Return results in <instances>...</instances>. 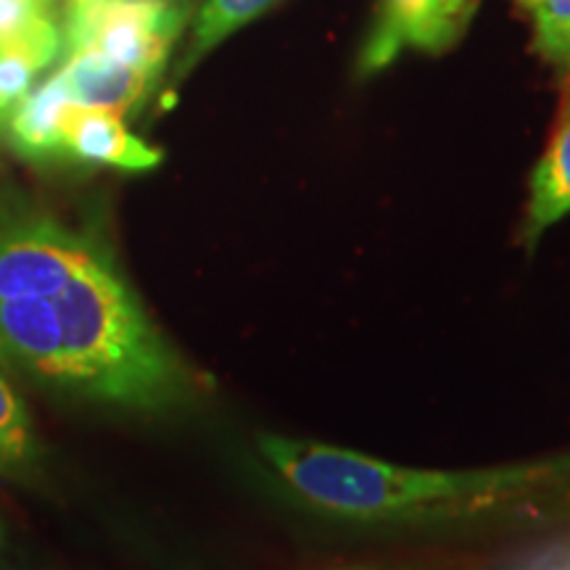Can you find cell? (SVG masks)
Here are the masks:
<instances>
[{
    "label": "cell",
    "instance_id": "6da1fadb",
    "mask_svg": "<svg viewBox=\"0 0 570 570\" xmlns=\"http://www.w3.org/2000/svg\"><path fill=\"white\" fill-rule=\"evenodd\" d=\"M259 452L302 502L356 523L539 515L570 502V452L483 470L402 468L288 436H262Z\"/></svg>",
    "mask_w": 570,
    "mask_h": 570
},
{
    "label": "cell",
    "instance_id": "7a4b0ae2",
    "mask_svg": "<svg viewBox=\"0 0 570 570\" xmlns=\"http://www.w3.org/2000/svg\"><path fill=\"white\" fill-rule=\"evenodd\" d=\"M48 341L30 381L92 402L159 412L185 402L194 375L161 336L106 246L51 296Z\"/></svg>",
    "mask_w": 570,
    "mask_h": 570
},
{
    "label": "cell",
    "instance_id": "3957f363",
    "mask_svg": "<svg viewBox=\"0 0 570 570\" xmlns=\"http://www.w3.org/2000/svg\"><path fill=\"white\" fill-rule=\"evenodd\" d=\"M185 19L183 0H71L61 27L63 53L104 56L156 82Z\"/></svg>",
    "mask_w": 570,
    "mask_h": 570
},
{
    "label": "cell",
    "instance_id": "277c9868",
    "mask_svg": "<svg viewBox=\"0 0 570 570\" xmlns=\"http://www.w3.org/2000/svg\"><path fill=\"white\" fill-rule=\"evenodd\" d=\"M101 246L19 198H0V302L56 294Z\"/></svg>",
    "mask_w": 570,
    "mask_h": 570
},
{
    "label": "cell",
    "instance_id": "5b68a950",
    "mask_svg": "<svg viewBox=\"0 0 570 570\" xmlns=\"http://www.w3.org/2000/svg\"><path fill=\"white\" fill-rule=\"evenodd\" d=\"M479 3L481 0H381L356 69L360 75H373L386 69L402 51H446L465 35Z\"/></svg>",
    "mask_w": 570,
    "mask_h": 570
},
{
    "label": "cell",
    "instance_id": "8992f818",
    "mask_svg": "<svg viewBox=\"0 0 570 570\" xmlns=\"http://www.w3.org/2000/svg\"><path fill=\"white\" fill-rule=\"evenodd\" d=\"M61 156L125 173H146L164 159L161 148L148 146L127 130L122 114L80 104H71L63 117Z\"/></svg>",
    "mask_w": 570,
    "mask_h": 570
},
{
    "label": "cell",
    "instance_id": "52a82bcc",
    "mask_svg": "<svg viewBox=\"0 0 570 570\" xmlns=\"http://www.w3.org/2000/svg\"><path fill=\"white\" fill-rule=\"evenodd\" d=\"M59 75L67 85L71 104L111 109L122 114V117L138 109L156 85L146 75H138V71L106 61L104 56L85 51L63 53Z\"/></svg>",
    "mask_w": 570,
    "mask_h": 570
},
{
    "label": "cell",
    "instance_id": "ba28073f",
    "mask_svg": "<svg viewBox=\"0 0 570 570\" xmlns=\"http://www.w3.org/2000/svg\"><path fill=\"white\" fill-rule=\"evenodd\" d=\"M570 214V117L560 119L550 146L531 173L529 204L520 225V244L525 252L539 246L541 235Z\"/></svg>",
    "mask_w": 570,
    "mask_h": 570
},
{
    "label": "cell",
    "instance_id": "9c48e42d",
    "mask_svg": "<svg viewBox=\"0 0 570 570\" xmlns=\"http://www.w3.org/2000/svg\"><path fill=\"white\" fill-rule=\"evenodd\" d=\"M63 53V30L56 17L40 19L30 30L0 40V122H9L30 96L35 80Z\"/></svg>",
    "mask_w": 570,
    "mask_h": 570
},
{
    "label": "cell",
    "instance_id": "30bf717a",
    "mask_svg": "<svg viewBox=\"0 0 570 570\" xmlns=\"http://www.w3.org/2000/svg\"><path fill=\"white\" fill-rule=\"evenodd\" d=\"M69 106L71 98L59 71L32 88L9 117V138L17 154L32 161L61 156V125Z\"/></svg>",
    "mask_w": 570,
    "mask_h": 570
},
{
    "label": "cell",
    "instance_id": "8fae6325",
    "mask_svg": "<svg viewBox=\"0 0 570 570\" xmlns=\"http://www.w3.org/2000/svg\"><path fill=\"white\" fill-rule=\"evenodd\" d=\"M275 3L277 0H206L204 9L194 19V35H190V48L183 59V71L194 69L219 42Z\"/></svg>",
    "mask_w": 570,
    "mask_h": 570
},
{
    "label": "cell",
    "instance_id": "7c38bea8",
    "mask_svg": "<svg viewBox=\"0 0 570 570\" xmlns=\"http://www.w3.org/2000/svg\"><path fill=\"white\" fill-rule=\"evenodd\" d=\"M533 21V48L547 63L570 71V0H518Z\"/></svg>",
    "mask_w": 570,
    "mask_h": 570
},
{
    "label": "cell",
    "instance_id": "4fadbf2b",
    "mask_svg": "<svg viewBox=\"0 0 570 570\" xmlns=\"http://www.w3.org/2000/svg\"><path fill=\"white\" fill-rule=\"evenodd\" d=\"M0 446L13 462H24L35 454L30 415L3 375H0Z\"/></svg>",
    "mask_w": 570,
    "mask_h": 570
},
{
    "label": "cell",
    "instance_id": "5bb4252c",
    "mask_svg": "<svg viewBox=\"0 0 570 570\" xmlns=\"http://www.w3.org/2000/svg\"><path fill=\"white\" fill-rule=\"evenodd\" d=\"M48 17H56L53 0H0V40L30 30Z\"/></svg>",
    "mask_w": 570,
    "mask_h": 570
},
{
    "label": "cell",
    "instance_id": "9a60e30c",
    "mask_svg": "<svg viewBox=\"0 0 570 570\" xmlns=\"http://www.w3.org/2000/svg\"><path fill=\"white\" fill-rule=\"evenodd\" d=\"M523 570H570V544L552 547L550 552H544L541 558L529 562Z\"/></svg>",
    "mask_w": 570,
    "mask_h": 570
},
{
    "label": "cell",
    "instance_id": "2e32d148",
    "mask_svg": "<svg viewBox=\"0 0 570 570\" xmlns=\"http://www.w3.org/2000/svg\"><path fill=\"white\" fill-rule=\"evenodd\" d=\"M6 554H9V537H6V525L0 520V570L6 566Z\"/></svg>",
    "mask_w": 570,
    "mask_h": 570
},
{
    "label": "cell",
    "instance_id": "e0dca14e",
    "mask_svg": "<svg viewBox=\"0 0 570 570\" xmlns=\"http://www.w3.org/2000/svg\"><path fill=\"white\" fill-rule=\"evenodd\" d=\"M570 117V71H568V88H566V98H562V111H560V119Z\"/></svg>",
    "mask_w": 570,
    "mask_h": 570
},
{
    "label": "cell",
    "instance_id": "ac0fdd59",
    "mask_svg": "<svg viewBox=\"0 0 570 570\" xmlns=\"http://www.w3.org/2000/svg\"><path fill=\"white\" fill-rule=\"evenodd\" d=\"M11 458H9V452H6L3 446H0V468H6V465H11Z\"/></svg>",
    "mask_w": 570,
    "mask_h": 570
}]
</instances>
